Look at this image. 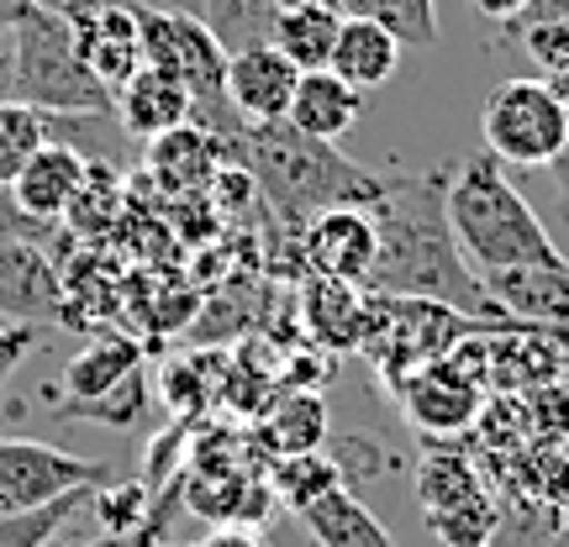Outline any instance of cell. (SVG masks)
<instances>
[{"instance_id": "cell-1", "label": "cell", "mask_w": 569, "mask_h": 547, "mask_svg": "<svg viewBox=\"0 0 569 547\" xmlns=\"http://www.w3.org/2000/svg\"><path fill=\"white\" fill-rule=\"evenodd\" d=\"M375 222V269L365 290L380 295H417V301L453 305L465 316L486 322H511L501 305L490 301L486 280L475 274L465 247L448 226V163L417 180H386V195L369 205Z\"/></svg>"}, {"instance_id": "cell-2", "label": "cell", "mask_w": 569, "mask_h": 547, "mask_svg": "<svg viewBox=\"0 0 569 547\" xmlns=\"http://www.w3.org/2000/svg\"><path fill=\"white\" fill-rule=\"evenodd\" d=\"M222 153L227 163L248 169V180L290 232L332 205H375L386 195L380 174L338 153V142L306 138L290 122H238V132L222 138Z\"/></svg>"}, {"instance_id": "cell-3", "label": "cell", "mask_w": 569, "mask_h": 547, "mask_svg": "<svg viewBox=\"0 0 569 547\" xmlns=\"http://www.w3.org/2000/svg\"><path fill=\"white\" fill-rule=\"evenodd\" d=\"M448 226H453V237L480 280L501 274V269L569 264L549 237V226L528 205V195L507 180V163L496 153H469L448 174Z\"/></svg>"}, {"instance_id": "cell-4", "label": "cell", "mask_w": 569, "mask_h": 547, "mask_svg": "<svg viewBox=\"0 0 569 547\" xmlns=\"http://www.w3.org/2000/svg\"><path fill=\"white\" fill-rule=\"evenodd\" d=\"M365 347L375 368H380V385H401L411 368L432 364L453 353V343H469V337H496L501 326L517 322H486V316H465L453 305L438 301H417V295H380V290H365Z\"/></svg>"}, {"instance_id": "cell-5", "label": "cell", "mask_w": 569, "mask_h": 547, "mask_svg": "<svg viewBox=\"0 0 569 547\" xmlns=\"http://www.w3.org/2000/svg\"><path fill=\"white\" fill-rule=\"evenodd\" d=\"M17 42V74H11V101L32 105L42 117H96V111H117L111 90H106L90 63L80 59L74 27L53 11H32L27 21L11 27Z\"/></svg>"}, {"instance_id": "cell-6", "label": "cell", "mask_w": 569, "mask_h": 547, "mask_svg": "<svg viewBox=\"0 0 569 547\" xmlns=\"http://www.w3.org/2000/svg\"><path fill=\"white\" fill-rule=\"evenodd\" d=\"M486 153L517 169H549L569 138V105L549 80H501L480 111Z\"/></svg>"}, {"instance_id": "cell-7", "label": "cell", "mask_w": 569, "mask_h": 547, "mask_svg": "<svg viewBox=\"0 0 569 547\" xmlns=\"http://www.w3.org/2000/svg\"><path fill=\"white\" fill-rule=\"evenodd\" d=\"M106 479L111 474L96 458H74V453L53 443H32V437H0V516L53 506L63 495L101 489Z\"/></svg>"}, {"instance_id": "cell-8", "label": "cell", "mask_w": 569, "mask_h": 547, "mask_svg": "<svg viewBox=\"0 0 569 547\" xmlns=\"http://www.w3.org/2000/svg\"><path fill=\"white\" fill-rule=\"evenodd\" d=\"M480 379L486 374L469 368V353H443L432 364L411 368L407 379L396 385V395H401L407 422L422 437H453V432H469L486 416V385Z\"/></svg>"}, {"instance_id": "cell-9", "label": "cell", "mask_w": 569, "mask_h": 547, "mask_svg": "<svg viewBox=\"0 0 569 547\" xmlns=\"http://www.w3.org/2000/svg\"><path fill=\"white\" fill-rule=\"evenodd\" d=\"M301 237V269L306 274H322V280H343V284H369L375 269V222H369V205H332L322 216L296 232Z\"/></svg>"}, {"instance_id": "cell-10", "label": "cell", "mask_w": 569, "mask_h": 547, "mask_svg": "<svg viewBox=\"0 0 569 547\" xmlns=\"http://www.w3.org/2000/svg\"><path fill=\"white\" fill-rule=\"evenodd\" d=\"M0 322L32 332L69 322V290L38 243H0Z\"/></svg>"}, {"instance_id": "cell-11", "label": "cell", "mask_w": 569, "mask_h": 547, "mask_svg": "<svg viewBox=\"0 0 569 547\" xmlns=\"http://www.w3.org/2000/svg\"><path fill=\"white\" fill-rule=\"evenodd\" d=\"M69 27H74V42H80V59L90 63V74H96V80L111 90V101H117V90L142 69L138 6L106 0V6H96V11L74 17Z\"/></svg>"}, {"instance_id": "cell-12", "label": "cell", "mask_w": 569, "mask_h": 547, "mask_svg": "<svg viewBox=\"0 0 569 547\" xmlns=\"http://www.w3.org/2000/svg\"><path fill=\"white\" fill-rule=\"evenodd\" d=\"M301 69L284 59L274 42L243 48L227 59V105L238 111V122H284L296 101Z\"/></svg>"}, {"instance_id": "cell-13", "label": "cell", "mask_w": 569, "mask_h": 547, "mask_svg": "<svg viewBox=\"0 0 569 547\" xmlns=\"http://www.w3.org/2000/svg\"><path fill=\"white\" fill-rule=\"evenodd\" d=\"M84 174H90V159L74 153L69 142L48 138L32 159L21 163V174L6 184V190H11V201H17L27 216H38V222H63V211L74 205Z\"/></svg>"}, {"instance_id": "cell-14", "label": "cell", "mask_w": 569, "mask_h": 547, "mask_svg": "<svg viewBox=\"0 0 569 547\" xmlns=\"http://www.w3.org/2000/svg\"><path fill=\"white\" fill-rule=\"evenodd\" d=\"M301 332L317 353H353L365 337V290L343 280L306 274L301 280Z\"/></svg>"}, {"instance_id": "cell-15", "label": "cell", "mask_w": 569, "mask_h": 547, "mask_svg": "<svg viewBox=\"0 0 569 547\" xmlns=\"http://www.w3.org/2000/svg\"><path fill=\"white\" fill-rule=\"evenodd\" d=\"M196 117V101H190V90H184L174 74H163V69H148L142 63L138 74L117 90V122H122L127 138L138 142H153L163 132H174Z\"/></svg>"}, {"instance_id": "cell-16", "label": "cell", "mask_w": 569, "mask_h": 547, "mask_svg": "<svg viewBox=\"0 0 569 547\" xmlns=\"http://www.w3.org/2000/svg\"><path fill=\"white\" fill-rule=\"evenodd\" d=\"M327 437H332V416H327V401L317 389L274 395V406L253 422V447L269 453V464L301 458V453H322Z\"/></svg>"}, {"instance_id": "cell-17", "label": "cell", "mask_w": 569, "mask_h": 547, "mask_svg": "<svg viewBox=\"0 0 569 547\" xmlns=\"http://www.w3.org/2000/svg\"><path fill=\"white\" fill-rule=\"evenodd\" d=\"M401 48L407 42L390 38L380 21H365V17H343V27H338V42H332V59H327V69L338 74L343 84H353L359 95H369V90H380V84L401 69Z\"/></svg>"}, {"instance_id": "cell-18", "label": "cell", "mask_w": 569, "mask_h": 547, "mask_svg": "<svg viewBox=\"0 0 569 547\" xmlns=\"http://www.w3.org/2000/svg\"><path fill=\"white\" fill-rule=\"evenodd\" d=\"M222 163H227L222 138L196 122H184V126H174V132H163V138L148 142V169H153V180H159L169 195H190V190L211 184V174H217Z\"/></svg>"}, {"instance_id": "cell-19", "label": "cell", "mask_w": 569, "mask_h": 547, "mask_svg": "<svg viewBox=\"0 0 569 547\" xmlns=\"http://www.w3.org/2000/svg\"><path fill=\"white\" fill-rule=\"evenodd\" d=\"M365 117V95L343 84L332 69H311L296 80V101H290V117L284 122L306 132V138H322V142H338L343 132H353Z\"/></svg>"}, {"instance_id": "cell-20", "label": "cell", "mask_w": 569, "mask_h": 547, "mask_svg": "<svg viewBox=\"0 0 569 547\" xmlns=\"http://www.w3.org/2000/svg\"><path fill=\"white\" fill-rule=\"evenodd\" d=\"M411 489H417L422 521H438V516H453V510L490 500L486 474L469 464L465 453H453V447H427L417 474H411Z\"/></svg>"}, {"instance_id": "cell-21", "label": "cell", "mask_w": 569, "mask_h": 547, "mask_svg": "<svg viewBox=\"0 0 569 547\" xmlns=\"http://www.w3.org/2000/svg\"><path fill=\"white\" fill-rule=\"evenodd\" d=\"M296 516H301V527L317 537V547H396L386 521H380L348 485L327 489L317 500H306Z\"/></svg>"}, {"instance_id": "cell-22", "label": "cell", "mask_w": 569, "mask_h": 547, "mask_svg": "<svg viewBox=\"0 0 569 547\" xmlns=\"http://www.w3.org/2000/svg\"><path fill=\"white\" fill-rule=\"evenodd\" d=\"M142 368V343L132 337H117V332H106L96 343H84L69 368H63V385H59V401H96L101 389L122 385L127 374H138Z\"/></svg>"}, {"instance_id": "cell-23", "label": "cell", "mask_w": 569, "mask_h": 547, "mask_svg": "<svg viewBox=\"0 0 569 547\" xmlns=\"http://www.w3.org/2000/svg\"><path fill=\"white\" fill-rule=\"evenodd\" d=\"M338 27H343V11H338V6H290V11H280V21H274V48H280L301 74H311V69H327L332 42H338Z\"/></svg>"}, {"instance_id": "cell-24", "label": "cell", "mask_w": 569, "mask_h": 547, "mask_svg": "<svg viewBox=\"0 0 569 547\" xmlns=\"http://www.w3.org/2000/svg\"><path fill=\"white\" fill-rule=\"evenodd\" d=\"M274 21H280V6L274 0H206L201 27L217 38L227 59L243 53V48H264L274 42Z\"/></svg>"}, {"instance_id": "cell-25", "label": "cell", "mask_w": 569, "mask_h": 547, "mask_svg": "<svg viewBox=\"0 0 569 547\" xmlns=\"http://www.w3.org/2000/svg\"><path fill=\"white\" fill-rule=\"evenodd\" d=\"M269 485H274V500H284L290 510H301L306 500L348 485V468L338 464V458H327V453H301V458L269 464Z\"/></svg>"}, {"instance_id": "cell-26", "label": "cell", "mask_w": 569, "mask_h": 547, "mask_svg": "<svg viewBox=\"0 0 569 547\" xmlns=\"http://www.w3.org/2000/svg\"><path fill=\"white\" fill-rule=\"evenodd\" d=\"M53 411H59L63 422H101V426L127 432V426H138L148 416V379H142V368H138V374H127L122 385L101 389L96 401H53Z\"/></svg>"}, {"instance_id": "cell-27", "label": "cell", "mask_w": 569, "mask_h": 547, "mask_svg": "<svg viewBox=\"0 0 569 547\" xmlns=\"http://www.w3.org/2000/svg\"><path fill=\"white\" fill-rule=\"evenodd\" d=\"M343 17H365L380 21L390 38L417 42V48H432L438 42V6L432 0H338Z\"/></svg>"}, {"instance_id": "cell-28", "label": "cell", "mask_w": 569, "mask_h": 547, "mask_svg": "<svg viewBox=\"0 0 569 547\" xmlns=\"http://www.w3.org/2000/svg\"><path fill=\"white\" fill-rule=\"evenodd\" d=\"M565 521V510L538 500V495H511L501 506V521H496V537L486 547H549L553 527Z\"/></svg>"}, {"instance_id": "cell-29", "label": "cell", "mask_w": 569, "mask_h": 547, "mask_svg": "<svg viewBox=\"0 0 569 547\" xmlns=\"http://www.w3.org/2000/svg\"><path fill=\"white\" fill-rule=\"evenodd\" d=\"M90 506L101 516V527L111 531L117 543H127V537H138V531L153 521V489L142 485V479H127V485H111V479H106V485L90 495Z\"/></svg>"}, {"instance_id": "cell-30", "label": "cell", "mask_w": 569, "mask_h": 547, "mask_svg": "<svg viewBox=\"0 0 569 547\" xmlns=\"http://www.w3.org/2000/svg\"><path fill=\"white\" fill-rule=\"evenodd\" d=\"M48 142V122L42 111L21 101H0V184H11L21 174V163Z\"/></svg>"}, {"instance_id": "cell-31", "label": "cell", "mask_w": 569, "mask_h": 547, "mask_svg": "<svg viewBox=\"0 0 569 547\" xmlns=\"http://www.w3.org/2000/svg\"><path fill=\"white\" fill-rule=\"evenodd\" d=\"M507 38L522 42V53L538 63V80H559L569 74V17H532L501 27Z\"/></svg>"}, {"instance_id": "cell-32", "label": "cell", "mask_w": 569, "mask_h": 547, "mask_svg": "<svg viewBox=\"0 0 569 547\" xmlns=\"http://www.w3.org/2000/svg\"><path fill=\"white\" fill-rule=\"evenodd\" d=\"M96 489H80V495H63L53 506H38V510H17V516H0V547H42L53 531L74 516L80 506H90Z\"/></svg>"}, {"instance_id": "cell-33", "label": "cell", "mask_w": 569, "mask_h": 547, "mask_svg": "<svg viewBox=\"0 0 569 547\" xmlns=\"http://www.w3.org/2000/svg\"><path fill=\"white\" fill-rule=\"evenodd\" d=\"M53 232H59V222H38V216H27V211L11 201V190L0 184V243H38V247H48L53 243Z\"/></svg>"}, {"instance_id": "cell-34", "label": "cell", "mask_w": 569, "mask_h": 547, "mask_svg": "<svg viewBox=\"0 0 569 547\" xmlns=\"http://www.w3.org/2000/svg\"><path fill=\"white\" fill-rule=\"evenodd\" d=\"M532 495L538 500H549V506L565 510L569 506V437L559 447H549L543 458H538V474H532Z\"/></svg>"}, {"instance_id": "cell-35", "label": "cell", "mask_w": 569, "mask_h": 547, "mask_svg": "<svg viewBox=\"0 0 569 547\" xmlns=\"http://www.w3.org/2000/svg\"><path fill=\"white\" fill-rule=\"evenodd\" d=\"M163 401L180 411V416H196V411L206 406V385L196 379V358H190V364L180 358V364L163 368Z\"/></svg>"}, {"instance_id": "cell-36", "label": "cell", "mask_w": 569, "mask_h": 547, "mask_svg": "<svg viewBox=\"0 0 569 547\" xmlns=\"http://www.w3.org/2000/svg\"><path fill=\"white\" fill-rule=\"evenodd\" d=\"M138 11H159V17H206V0H127Z\"/></svg>"}, {"instance_id": "cell-37", "label": "cell", "mask_w": 569, "mask_h": 547, "mask_svg": "<svg viewBox=\"0 0 569 547\" xmlns=\"http://www.w3.org/2000/svg\"><path fill=\"white\" fill-rule=\"evenodd\" d=\"M201 547H269V543L259 537V527H217Z\"/></svg>"}, {"instance_id": "cell-38", "label": "cell", "mask_w": 569, "mask_h": 547, "mask_svg": "<svg viewBox=\"0 0 569 547\" xmlns=\"http://www.w3.org/2000/svg\"><path fill=\"white\" fill-rule=\"evenodd\" d=\"M11 74H17V42L0 27V101H11Z\"/></svg>"}, {"instance_id": "cell-39", "label": "cell", "mask_w": 569, "mask_h": 547, "mask_svg": "<svg viewBox=\"0 0 569 547\" xmlns=\"http://www.w3.org/2000/svg\"><path fill=\"white\" fill-rule=\"evenodd\" d=\"M475 6H480V11H486L496 27H511V21L528 11V0H475Z\"/></svg>"}, {"instance_id": "cell-40", "label": "cell", "mask_w": 569, "mask_h": 547, "mask_svg": "<svg viewBox=\"0 0 569 547\" xmlns=\"http://www.w3.org/2000/svg\"><path fill=\"white\" fill-rule=\"evenodd\" d=\"M38 11H53V17H63V21H74V17H84V11H96V6H106V0H32Z\"/></svg>"}, {"instance_id": "cell-41", "label": "cell", "mask_w": 569, "mask_h": 547, "mask_svg": "<svg viewBox=\"0 0 569 547\" xmlns=\"http://www.w3.org/2000/svg\"><path fill=\"white\" fill-rule=\"evenodd\" d=\"M549 174H553V184H559V201H565V211H569V138H565V148H559V159L549 163Z\"/></svg>"}, {"instance_id": "cell-42", "label": "cell", "mask_w": 569, "mask_h": 547, "mask_svg": "<svg viewBox=\"0 0 569 547\" xmlns=\"http://www.w3.org/2000/svg\"><path fill=\"white\" fill-rule=\"evenodd\" d=\"M32 11H38L32 0H0V27L11 32V27H17V21H27V17H32Z\"/></svg>"}, {"instance_id": "cell-43", "label": "cell", "mask_w": 569, "mask_h": 547, "mask_svg": "<svg viewBox=\"0 0 569 547\" xmlns=\"http://www.w3.org/2000/svg\"><path fill=\"white\" fill-rule=\"evenodd\" d=\"M549 547H569V521H559V527H553V537H549Z\"/></svg>"}, {"instance_id": "cell-44", "label": "cell", "mask_w": 569, "mask_h": 547, "mask_svg": "<svg viewBox=\"0 0 569 547\" xmlns=\"http://www.w3.org/2000/svg\"><path fill=\"white\" fill-rule=\"evenodd\" d=\"M280 11H290V6H338V0H274Z\"/></svg>"}, {"instance_id": "cell-45", "label": "cell", "mask_w": 569, "mask_h": 547, "mask_svg": "<svg viewBox=\"0 0 569 547\" xmlns=\"http://www.w3.org/2000/svg\"><path fill=\"white\" fill-rule=\"evenodd\" d=\"M549 84H553V90H559V101L569 105V74H559V80H549Z\"/></svg>"}, {"instance_id": "cell-46", "label": "cell", "mask_w": 569, "mask_h": 547, "mask_svg": "<svg viewBox=\"0 0 569 547\" xmlns=\"http://www.w3.org/2000/svg\"><path fill=\"white\" fill-rule=\"evenodd\" d=\"M6 379H11V374H0V385H6Z\"/></svg>"}]
</instances>
